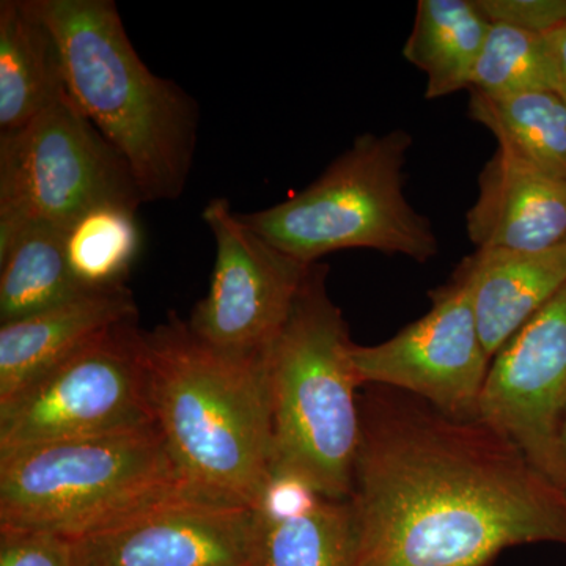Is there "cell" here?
Returning a JSON list of instances; mask_svg holds the SVG:
<instances>
[{"mask_svg":"<svg viewBox=\"0 0 566 566\" xmlns=\"http://www.w3.org/2000/svg\"><path fill=\"white\" fill-rule=\"evenodd\" d=\"M348 566H486L566 546V490L480 417L370 386L359 400Z\"/></svg>","mask_w":566,"mask_h":566,"instance_id":"6da1fadb","label":"cell"},{"mask_svg":"<svg viewBox=\"0 0 566 566\" xmlns=\"http://www.w3.org/2000/svg\"><path fill=\"white\" fill-rule=\"evenodd\" d=\"M145 344L153 420L186 493L259 510L273 479L263 356L218 352L175 314Z\"/></svg>","mask_w":566,"mask_h":566,"instance_id":"7a4b0ae2","label":"cell"},{"mask_svg":"<svg viewBox=\"0 0 566 566\" xmlns=\"http://www.w3.org/2000/svg\"><path fill=\"white\" fill-rule=\"evenodd\" d=\"M61 57L66 92L128 166L144 203L185 192L199 137V106L153 73L114 0H29Z\"/></svg>","mask_w":566,"mask_h":566,"instance_id":"3957f363","label":"cell"},{"mask_svg":"<svg viewBox=\"0 0 566 566\" xmlns=\"http://www.w3.org/2000/svg\"><path fill=\"white\" fill-rule=\"evenodd\" d=\"M314 263L289 319L263 353L273 434V476L348 501L360 441L359 376L340 308Z\"/></svg>","mask_w":566,"mask_h":566,"instance_id":"277c9868","label":"cell"},{"mask_svg":"<svg viewBox=\"0 0 566 566\" xmlns=\"http://www.w3.org/2000/svg\"><path fill=\"white\" fill-rule=\"evenodd\" d=\"M180 494L155 423L0 453V528L80 539Z\"/></svg>","mask_w":566,"mask_h":566,"instance_id":"5b68a950","label":"cell"},{"mask_svg":"<svg viewBox=\"0 0 566 566\" xmlns=\"http://www.w3.org/2000/svg\"><path fill=\"white\" fill-rule=\"evenodd\" d=\"M403 129L364 134L304 191L241 219L279 251L305 264L344 249L398 253L427 263L439 252L433 227L405 196Z\"/></svg>","mask_w":566,"mask_h":566,"instance_id":"8992f818","label":"cell"},{"mask_svg":"<svg viewBox=\"0 0 566 566\" xmlns=\"http://www.w3.org/2000/svg\"><path fill=\"white\" fill-rule=\"evenodd\" d=\"M104 203L137 210L144 199L66 88L28 125L0 133V255L33 223L66 230Z\"/></svg>","mask_w":566,"mask_h":566,"instance_id":"52a82bcc","label":"cell"},{"mask_svg":"<svg viewBox=\"0 0 566 566\" xmlns=\"http://www.w3.org/2000/svg\"><path fill=\"white\" fill-rule=\"evenodd\" d=\"M153 423L145 331L134 318L0 405V453Z\"/></svg>","mask_w":566,"mask_h":566,"instance_id":"ba28073f","label":"cell"},{"mask_svg":"<svg viewBox=\"0 0 566 566\" xmlns=\"http://www.w3.org/2000/svg\"><path fill=\"white\" fill-rule=\"evenodd\" d=\"M202 218L214 237L216 263L189 329L218 352L263 356L292 314L312 264L268 243L223 197L212 199Z\"/></svg>","mask_w":566,"mask_h":566,"instance_id":"9c48e42d","label":"cell"},{"mask_svg":"<svg viewBox=\"0 0 566 566\" xmlns=\"http://www.w3.org/2000/svg\"><path fill=\"white\" fill-rule=\"evenodd\" d=\"M431 308L390 340L353 346L363 386L422 398L450 416L475 417L491 359L480 337L471 292L457 273L430 293Z\"/></svg>","mask_w":566,"mask_h":566,"instance_id":"30bf717a","label":"cell"},{"mask_svg":"<svg viewBox=\"0 0 566 566\" xmlns=\"http://www.w3.org/2000/svg\"><path fill=\"white\" fill-rule=\"evenodd\" d=\"M565 412L566 285L495 354L476 417L566 490Z\"/></svg>","mask_w":566,"mask_h":566,"instance_id":"8fae6325","label":"cell"},{"mask_svg":"<svg viewBox=\"0 0 566 566\" xmlns=\"http://www.w3.org/2000/svg\"><path fill=\"white\" fill-rule=\"evenodd\" d=\"M255 510L180 494L71 539L77 566H255Z\"/></svg>","mask_w":566,"mask_h":566,"instance_id":"7c38bea8","label":"cell"},{"mask_svg":"<svg viewBox=\"0 0 566 566\" xmlns=\"http://www.w3.org/2000/svg\"><path fill=\"white\" fill-rule=\"evenodd\" d=\"M479 189L465 216L476 249L542 252L566 241V180L497 150L480 174Z\"/></svg>","mask_w":566,"mask_h":566,"instance_id":"4fadbf2b","label":"cell"},{"mask_svg":"<svg viewBox=\"0 0 566 566\" xmlns=\"http://www.w3.org/2000/svg\"><path fill=\"white\" fill-rule=\"evenodd\" d=\"M137 318L126 285L92 290L40 314L0 324V405L28 389L93 338Z\"/></svg>","mask_w":566,"mask_h":566,"instance_id":"5bb4252c","label":"cell"},{"mask_svg":"<svg viewBox=\"0 0 566 566\" xmlns=\"http://www.w3.org/2000/svg\"><path fill=\"white\" fill-rule=\"evenodd\" d=\"M455 273L468 283L480 337L493 360L566 285V241L542 252L476 249Z\"/></svg>","mask_w":566,"mask_h":566,"instance_id":"9a60e30c","label":"cell"},{"mask_svg":"<svg viewBox=\"0 0 566 566\" xmlns=\"http://www.w3.org/2000/svg\"><path fill=\"white\" fill-rule=\"evenodd\" d=\"M65 91L50 29L29 0L0 2V133L14 132Z\"/></svg>","mask_w":566,"mask_h":566,"instance_id":"2e32d148","label":"cell"},{"mask_svg":"<svg viewBox=\"0 0 566 566\" xmlns=\"http://www.w3.org/2000/svg\"><path fill=\"white\" fill-rule=\"evenodd\" d=\"M491 22L476 0H420L403 55L427 74L424 98L471 88Z\"/></svg>","mask_w":566,"mask_h":566,"instance_id":"e0dca14e","label":"cell"},{"mask_svg":"<svg viewBox=\"0 0 566 566\" xmlns=\"http://www.w3.org/2000/svg\"><path fill=\"white\" fill-rule=\"evenodd\" d=\"M469 115L493 133L499 151L566 180V99L560 93L488 96L472 92Z\"/></svg>","mask_w":566,"mask_h":566,"instance_id":"ac0fdd59","label":"cell"},{"mask_svg":"<svg viewBox=\"0 0 566 566\" xmlns=\"http://www.w3.org/2000/svg\"><path fill=\"white\" fill-rule=\"evenodd\" d=\"M84 289L71 273L65 229L33 223L0 255V324L69 303Z\"/></svg>","mask_w":566,"mask_h":566,"instance_id":"d6986e66","label":"cell"},{"mask_svg":"<svg viewBox=\"0 0 566 566\" xmlns=\"http://www.w3.org/2000/svg\"><path fill=\"white\" fill-rule=\"evenodd\" d=\"M352 512L348 501L319 499L286 517L255 512V566H348Z\"/></svg>","mask_w":566,"mask_h":566,"instance_id":"ffe728a7","label":"cell"},{"mask_svg":"<svg viewBox=\"0 0 566 566\" xmlns=\"http://www.w3.org/2000/svg\"><path fill=\"white\" fill-rule=\"evenodd\" d=\"M137 210L118 203L92 208L65 230L71 273L87 290L125 285L140 249Z\"/></svg>","mask_w":566,"mask_h":566,"instance_id":"44dd1931","label":"cell"},{"mask_svg":"<svg viewBox=\"0 0 566 566\" xmlns=\"http://www.w3.org/2000/svg\"><path fill=\"white\" fill-rule=\"evenodd\" d=\"M471 91L488 96L558 93L556 59L547 35L491 22L472 74Z\"/></svg>","mask_w":566,"mask_h":566,"instance_id":"7402d4cb","label":"cell"},{"mask_svg":"<svg viewBox=\"0 0 566 566\" xmlns=\"http://www.w3.org/2000/svg\"><path fill=\"white\" fill-rule=\"evenodd\" d=\"M0 566H77L73 542L48 532L0 528Z\"/></svg>","mask_w":566,"mask_h":566,"instance_id":"603a6c76","label":"cell"},{"mask_svg":"<svg viewBox=\"0 0 566 566\" xmlns=\"http://www.w3.org/2000/svg\"><path fill=\"white\" fill-rule=\"evenodd\" d=\"M490 22L549 35L566 24V0H476Z\"/></svg>","mask_w":566,"mask_h":566,"instance_id":"cb8c5ba5","label":"cell"},{"mask_svg":"<svg viewBox=\"0 0 566 566\" xmlns=\"http://www.w3.org/2000/svg\"><path fill=\"white\" fill-rule=\"evenodd\" d=\"M547 39H549L554 59H556L558 93L566 99V24L558 28L557 31L551 32Z\"/></svg>","mask_w":566,"mask_h":566,"instance_id":"d4e9b609","label":"cell"},{"mask_svg":"<svg viewBox=\"0 0 566 566\" xmlns=\"http://www.w3.org/2000/svg\"><path fill=\"white\" fill-rule=\"evenodd\" d=\"M562 444H564L565 455H566V412L564 424H562Z\"/></svg>","mask_w":566,"mask_h":566,"instance_id":"484cf974","label":"cell"}]
</instances>
